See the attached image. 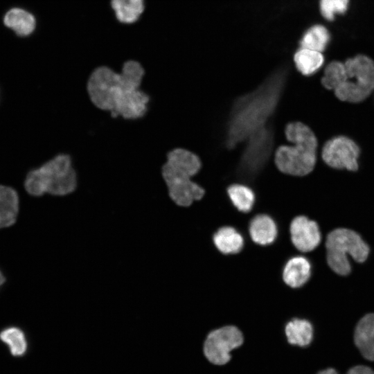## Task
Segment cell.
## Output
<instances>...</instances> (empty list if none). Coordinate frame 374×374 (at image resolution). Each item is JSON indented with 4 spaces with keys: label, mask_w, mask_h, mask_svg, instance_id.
<instances>
[{
    "label": "cell",
    "mask_w": 374,
    "mask_h": 374,
    "mask_svg": "<svg viewBox=\"0 0 374 374\" xmlns=\"http://www.w3.org/2000/svg\"><path fill=\"white\" fill-rule=\"evenodd\" d=\"M19 196L9 186L0 185V229L12 225L19 212Z\"/></svg>",
    "instance_id": "obj_16"
},
{
    "label": "cell",
    "mask_w": 374,
    "mask_h": 374,
    "mask_svg": "<svg viewBox=\"0 0 374 374\" xmlns=\"http://www.w3.org/2000/svg\"><path fill=\"white\" fill-rule=\"evenodd\" d=\"M325 247L327 264L339 276H347L351 271L348 256L362 263L370 253L368 244L358 233L344 227L336 228L328 233Z\"/></svg>",
    "instance_id": "obj_7"
},
{
    "label": "cell",
    "mask_w": 374,
    "mask_h": 374,
    "mask_svg": "<svg viewBox=\"0 0 374 374\" xmlns=\"http://www.w3.org/2000/svg\"><path fill=\"white\" fill-rule=\"evenodd\" d=\"M330 39L328 30L323 25L316 24L308 28L301 41V48L323 52Z\"/></svg>",
    "instance_id": "obj_21"
},
{
    "label": "cell",
    "mask_w": 374,
    "mask_h": 374,
    "mask_svg": "<svg viewBox=\"0 0 374 374\" xmlns=\"http://www.w3.org/2000/svg\"><path fill=\"white\" fill-rule=\"evenodd\" d=\"M3 23L19 37L30 35L36 27L34 15L20 8H12L8 10L3 17Z\"/></svg>",
    "instance_id": "obj_15"
},
{
    "label": "cell",
    "mask_w": 374,
    "mask_h": 374,
    "mask_svg": "<svg viewBox=\"0 0 374 374\" xmlns=\"http://www.w3.org/2000/svg\"><path fill=\"white\" fill-rule=\"evenodd\" d=\"M227 194L238 211L247 213L252 209L255 195L249 187L240 184H232L227 188Z\"/></svg>",
    "instance_id": "obj_23"
},
{
    "label": "cell",
    "mask_w": 374,
    "mask_h": 374,
    "mask_svg": "<svg viewBox=\"0 0 374 374\" xmlns=\"http://www.w3.org/2000/svg\"><path fill=\"white\" fill-rule=\"evenodd\" d=\"M6 278L0 270V287L5 283Z\"/></svg>",
    "instance_id": "obj_27"
},
{
    "label": "cell",
    "mask_w": 374,
    "mask_h": 374,
    "mask_svg": "<svg viewBox=\"0 0 374 374\" xmlns=\"http://www.w3.org/2000/svg\"><path fill=\"white\" fill-rule=\"evenodd\" d=\"M285 332L287 341L292 345L305 347L308 346L313 339V326L306 319H292L286 324Z\"/></svg>",
    "instance_id": "obj_18"
},
{
    "label": "cell",
    "mask_w": 374,
    "mask_h": 374,
    "mask_svg": "<svg viewBox=\"0 0 374 374\" xmlns=\"http://www.w3.org/2000/svg\"><path fill=\"white\" fill-rule=\"evenodd\" d=\"M274 134L269 125L249 137L241 155L238 173L243 179H252L268 161L273 149Z\"/></svg>",
    "instance_id": "obj_8"
},
{
    "label": "cell",
    "mask_w": 374,
    "mask_h": 374,
    "mask_svg": "<svg viewBox=\"0 0 374 374\" xmlns=\"http://www.w3.org/2000/svg\"><path fill=\"white\" fill-rule=\"evenodd\" d=\"M285 136L291 145H281L275 152V163L287 175L304 176L311 172L317 161V139L312 130L301 122L290 123Z\"/></svg>",
    "instance_id": "obj_6"
},
{
    "label": "cell",
    "mask_w": 374,
    "mask_h": 374,
    "mask_svg": "<svg viewBox=\"0 0 374 374\" xmlns=\"http://www.w3.org/2000/svg\"><path fill=\"white\" fill-rule=\"evenodd\" d=\"M78 186V173L71 155L60 152L26 175L24 187L35 197L44 194L66 196L75 192Z\"/></svg>",
    "instance_id": "obj_5"
},
{
    "label": "cell",
    "mask_w": 374,
    "mask_h": 374,
    "mask_svg": "<svg viewBox=\"0 0 374 374\" xmlns=\"http://www.w3.org/2000/svg\"><path fill=\"white\" fill-rule=\"evenodd\" d=\"M0 340L8 347L14 357H21L26 353L28 343L24 332L15 326L3 329L0 332Z\"/></svg>",
    "instance_id": "obj_22"
},
{
    "label": "cell",
    "mask_w": 374,
    "mask_h": 374,
    "mask_svg": "<svg viewBox=\"0 0 374 374\" xmlns=\"http://www.w3.org/2000/svg\"><path fill=\"white\" fill-rule=\"evenodd\" d=\"M350 0H320L321 15L328 21H332L337 14H344L348 8Z\"/></svg>",
    "instance_id": "obj_24"
},
{
    "label": "cell",
    "mask_w": 374,
    "mask_h": 374,
    "mask_svg": "<svg viewBox=\"0 0 374 374\" xmlns=\"http://www.w3.org/2000/svg\"><path fill=\"white\" fill-rule=\"evenodd\" d=\"M354 342L361 354L374 361V313H367L357 322L354 331Z\"/></svg>",
    "instance_id": "obj_12"
},
{
    "label": "cell",
    "mask_w": 374,
    "mask_h": 374,
    "mask_svg": "<svg viewBox=\"0 0 374 374\" xmlns=\"http://www.w3.org/2000/svg\"><path fill=\"white\" fill-rule=\"evenodd\" d=\"M244 341L241 331L235 326H226L211 331L204 344V353L209 362L224 365L231 359V351Z\"/></svg>",
    "instance_id": "obj_9"
},
{
    "label": "cell",
    "mask_w": 374,
    "mask_h": 374,
    "mask_svg": "<svg viewBox=\"0 0 374 374\" xmlns=\"http://www.w3.org/2000/svg\"><path fill=\"white\" fill-rule=\"evenodd\" d=\"M285 83V73L277 72L254 91L238 98L226 130V145L233 148L269 125Z\"/></svg>",
    "instance_id": "obj_2"
},
{
    "label": "cell",
    "mask_w": 374,
    "mask_h": 374,
    "mask_svg": "<svg viewBox=\"0 0 374 374\" xmlns=\"http://www.w3.org/2000/svg\"><path fill=\"white\" fill-rule=\"evenodd\" d=\"M311 271V264L306 258L294 256L286 262L283 268V279L288 286L298 288L308 281Z\"/></svg>",
    "instance_id": "obj_13"
},
{
    "label": "cell",
    "mask_w": 374,
    "mask_h": 374,
    "mask_svg": "<svg viewBox=\"0 0 374 374\" xmlns=\"http://www.w3.org/2000/svg\"><path fill=\"white\" fill-rule=\"evenodd\" d=\"M290 232L293 245L301 252L313 251L321 240L318 224L304 215L297 216L292 220Z\"/></svg>",
    "instance_id": "obj_11"
},
{
    "label": "cell",
    "mask_w": 374,
    "mask_h": 374,
    "mask_svg": "<svg viewBox=\"0 0 374 374\" xmlns=\"http://www.w3.org/2000/svg\"><path fill=\"white\" fill-rule=\"evenodd\" d=\"M216 248L224 254H235L241 251L244 245L242 235L233 227L223 226L213 235Z\"/></svg>",
    "instance_id": "obj_17"
},
{
    "label": "cell",
    "mask_w": 374,
    "mask_h": 374,
    "mask_svg": "<svg viewBox=\"0 0 374 374\" xmlns=\"http://www.w3.org/2000/svg\"><path fill=\"white\" fill-rule=\"evenodd\" d=\"M360 149L357 144L346 136H337L326 142L321 157L323 161L335 169L356 171Z\"/></svg>",
    "instance_id": "obj_10"
},
{
    "label": "cell",
    "mask_w": 374,
    "mask_h": 374,
    "mask_svg": "<svg viewBox=\"0 0 374 374\" xmlns=\"http://www.w3.org/2000/svg\"><path fill=\"white\" fill-rule=\"evenodd\" d=\"M249 232L252 240L260 245H268L276 238L278 230L274 220L269 215L260 214L251 221Z\"/></svg>",
    "instance_id": "obj_14"
},
{
    "label": "cell",
    "mask_w": 374,
    "mask_h": 374,
    "mask_svg": "<svg viewBox=\"0 0 374 374\" xmlns=\"http://www.w3.org/2000/svg\"><path fill=\"white\" fill-rule=\"evenodd\" d=\"M145 69L137 61L123 63L119 73L107 66L94 69L86 82L91 105L113 119L137 121L149 112L151 98L141 89Z\"/></svg>",
    "instance_id": "obj_1"
},
{
    "label": "cell",
    "mask_w": 374,
    "mask_h": 374,
    "mask_svg": "<svg viewBox=\"0 0 374 374\" xmlns=\"http://www.w3.org/2000/svg\"><path fill=\"white\" fill-rule=\"evenodd\" d=\"M201 166L199 157L188 150L176 148L167 152L160 173L169 197L177 205L188 206L204 196V190L192 180Z\"/></svg>",
    "instance_id": "obj_4"
},
{
    "label": "cell",
    "mask_w": 374,
    "mask_h": 374,
    "mask_svg": "<svg viewBox=\"0 0 374 374\" xmlns=\"http://www.w3.org/2000/svg\"><path fill=\"white\" fill-rule=\"evenodd\" d=\"M346 374H374V371L368 366L359 365L349 369Z\"/></svg>",
    "instance_id": "obj_25"
},
{
    "label": "cell",
    "mask_w": 374,
    "mask_h": 374,
    "mask_svg": "<svg viewBox=\"0 0 374 374\" xmlns=\"http://www.w3.org/2000/svg\"><path fill=\"white\" fill-rule=\"evenodd\" d=\"M111 5L117 19L125 24L135 22L144 10L143 0H112Z\"/></svg>",
    "instance_id": "obj_20"
},
{
    "label": "cell",
    "mask_w": 374,
    "mask_h": 374,
    "mask_svg": "<svg viewBox=\"0 0 374 374\" xmlns=\"http://www.w3.org/2000/svg\"><path fill=\"white\" fill-rule=\"evenodd\" d=\"M294 62L299 72L310 75L323 66L324 56L322 52L301 47L294 55Z\"/></svg>",
    "instance_id": "obj_19"
},
{
    "label": "cell",
    "mask_w": 374,
    "mask_h": 374,
    "mask_svg": "<svg viewBox=\"0 0 374 374\" xmlns=\"http://www.w3.org/2000/svg\"><path fill=\"white\" fill-rule=\"evenodd\" d=\"M317 374H338L334 368H327L319 371Z\"/></svg>",
    "instance_id": "obj_26"
},
{
    "label": "cell",
    "mask_w": 374,
    "mask_h": 374,
    "mask_svg": "<svg viewBox=\"0 0 374 374\" xmlns=\"http://www.w3.org/2000/svg\"><path fill=\"white\" fill-rule=\"evenodd\" d=\"M321 84L342 101L362 102L374 90V60L359 54L344 62L332 61L324 69Z\"/></svg>",
    "instance_id": "obj_3"
}]
</instances>
